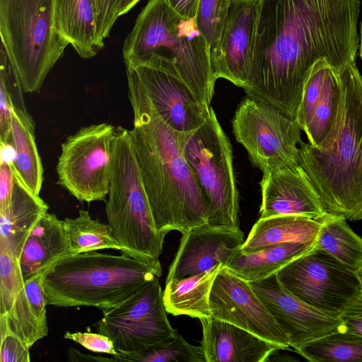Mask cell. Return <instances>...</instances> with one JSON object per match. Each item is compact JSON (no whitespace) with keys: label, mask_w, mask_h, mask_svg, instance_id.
Segmentation results:
<instances>
[{"label":"cell","mask_w":362,"mask_h":362,"mask_svg":"<svg viewBox=\"0 0 362 362\" xmlns=\"http://www.w3.org/2000/svg\"><path fill=\"white\" fill-rule=\"evenodd\" d=\"M341 216L327 213L315 242V248L322 250L352 271L362 263V238Z\"/></svg>","instance_id":"83f0119b"},{"label":"cell","mask_w":362,"mask_h":362,"mask_svg":"<svg viewBox=\"0 0 362 362\" xmlns=\"http://www.w3.org/2000/svg\"><path fill=\"white\" fill-rule=\"evenodd\" d=\"M162 275L158 260L90 251L68 255L45 274L47 303L57 307H94L107 310Z\"/></svg>","instance_id":"5b68a950"},{"label":"cell","mask_w":362,"mask_h":362,"mask_svg":"<svg viewBox=\"0 0 362 362\" xmlns=\"http://www.w3.org/2000/svg\"><path fill=\"white\" fill-rule=\"evenodd\" d=\"M116 361L206 362L202 346L189 344L176 331L175 336L162 344L136 353H118L112 356Z\"/></svg>","instance_id":"1f68e13d"},{"label":"cell","mask_w":362,"mask_h":362,"mask_svg":"<svg viewBox=\"0 0 362 362\" xmlns=\"http://www.w3.org/2000/svg\"><path fill=\"white\" fill-rule=\"evenodd\" d=\"M277 276L288 291L303 301L337 314L360 290L354 271L315 247L282 268Z\"/></svg>","instance_id":"7c38bea8"},{"label":"cell","mask_w":362,"mask_h":362,"mask_svg":"<svg viewBox=\"0 0 362 362\" xmlns=\"http://www.w3.org/2000/svg\"><path fill=\"white\" fill-rule=\"evenodd\" d=\"M134 120L131 140L155 224L164 235L208 223V206L177 134L158 115L134 71L126 67Z\"/></svg>","instance_id":"7a4b0ae2"},{"label":"cell","mask_w":362,"mask_h":362,"mask_svg":"<svg viewBox=\"0 0 362 362\" xmlns=\"http://www.w3.org/2000/svg\"><path fill=\"white\" fill-rule=\"evenodd\" d=\"M170 6L179 15L185 18H195L199 0H166Z\"/></svg>","instance_id":"60d3db41"},{"label":"cell","mask_w":362,"mask_h":362,"mask_svg":"<svg viewBox=\"0 0 362 362\" xmlns=\"http://www.w3.org/2000/svg\"><path fill=\"white\" fill-rule=\"evenodd\" d=\"M99 43L102 48L117 16V0H93Z\"/></svg>","instance_id":"74e56055"},{"label":"cell","mask_w":362,"mask_h":362,"mask_svg":"<svg viewBox=\"0 0 362 362\" xmlns=\"http://www.w3.org/2000/svg\"><path fill=\"white\" fill-rule=\"evenodd\" d=\"M339 316L347 330L362 336V291L360 289L344 305Z\"/></svg>","instance_id":"f35d334b"},{"label":"cell","mask_w":362,"mask_h":362,"mask_svg":"<svg viewBox=\"0 0 362 362\" xmlns=\"http://www.w3.org/2000/svg\"><path fill=\"white\" fill-rule=\"evenodd\" d=\"M297 352L312 362H362V336L339 330L308 343Z\"/></svg>","instance_id":"4dcf8cb0"},{"label":"cell","mask_w":362,"mask_h":362,"mask_svg":"<svg viewBox=\"0 0 362 362\" xmlns=\"http://www.w3.org/2000/svg\"><path fill=\"white\" fill-rule=\"evenodd\" d=\"M141 0H117V16L119 17L128 13Z\"/></svg>","instance_id":"7bdbcfd3"},{"label":"cell","mask_w":362,"mask_h":362,"mask_svg":"<svg viewBox=\"0 0 362 362\" xmlns=\"http://www.w3.org/2000/svg\"><path fill=\"white\" fill-rule=\"evenodd\" d=\"M64 337L78 343L93 352L103 353L111 356L118 354L112 341L108 337L98 332H66Z\"/></svg>","instance_id":"8d00e7d4"},{"label":"cell","mask_w":362,"mask_h":362,"mask_svg":"<svg viewBox=\"0 0 362 362\" xmlns=\"http://www.w3.org/2000/svg\"><path fill=\"white\" fill-rule=\"evenodd\" d=\"M48 209L40 195L31 192L15 176L9 206L0 211V247L18 257L28 234Z\"/></svg>","instance_id":"7402d4cb"},{"label":"cell","mask_w":362,"mask_h":362,"mask_svg":"<svg viewBox=\"0 0 362 362\" xmlns=\"http://www.w3.org/2000/svg\"><path fill=\"white\" fill-rule=\"evenodd\" d=\"M314 246L315 243H282L248 253L242 252L240 248L224 266L247 281H260L277 274L288 264L310 251Z\"/></svg>","instance_id":"d4e9b609"},{"label":"cell","mask_w":362,"mask_h":362,"mask_svg":"<svg viewBox=\"0 0 362 362\" xmlns=\"http://www.w3.org/2000/svg\"><path fill=\"white\" fill-rule=\"evenodd\" d=\"M14 185L12 163L0 160V211L8 207Z\"/></svg>","instance_id":"ab89813d"},{"label":"cell","mask_w":362,"mask_h":362,"mask_svg":"<svg viewBox=\"0 0 362 362\" xmlns=\"http://www.w3.org/2000/svg\"><path fill=\"white\" fill-rule=\"evenodd\" d=\"M131 67L160 118L175 132L186 133L207 119L210 105L202 102L181 79L162 70Z\"/></svg>","instance_id":"2e32d148"},{"label":"cell","mask_w":362,"mask_h":362,"mask_svg":"<svg viewBox=\"0 0 362 362\" xmlns=\"http://www.w3.org/2000/svg\"><path fill=\"white\" fill-rule=\"evenodd\" d=\"M339 72L332 66H328L322 95L310 121L303 130L309 144L316 148L320 147L337 122L341 97Z\"/></svg>","instance_id":"f546056e"},{"label":"cell","mask_w":362,"mask_h":362,"mask_svg":"<svg viewBox=\"0 0 362 362\" xmlns=\"http://www.w3.org/2000/svg\"><path fill=\"white\" fill-rule=\"evenodd\" d=\"M1 44L25 93L38 92L69 42L59 31L54 0H0Z\"/></svg>","instance_id":"52a82bcc"},{"label":"cell","mask_w":362,"mask_h":362,"mask_svg":"<svg viewBox=\"0 0 362 362\" xmlns=\"http://www.w3.org/2000/svg\"><path fill=\"white\" fill-rule=\"evenodd\" d=\"M361 43H360V45H359V54H360V57H361V59L362 60V22H361Z\"/></svg>","instance_id":"f6af8a7d"},{"label":"cell","mask_w":362,"mask_h":362,"mask_svg":"<svg viewBox=\"0 0 362 362\" xmlns=\"http://www.w3.org/2000/svg\"><path fill=\"white\" fill-rule=\"evenodd\" d=\"M0 361L29 362V346L8 327L4 316L0 315Z\"/></svg>","instance_id":"d590c367"},{"label":"cell","mask_w":362,"mask_h":362,"mask_svg":"<svg viewBox=\"0 0 362 362\" xmlns=\"http://www.w3.org/2000/svg\"><path fill=\"white\" fill-rule=\"evenodd\" d=\"M209 303L212 317L233 324L284 349L290 346L286 334L250 283L223 264L214 281Z\"/></svg>","instance_id":"4fadbf2b"},{"label":"cell","mask_w":362,"mask_h":362,"mask_svg":"<svg viewBox=\"0 0 362 362\" xmlns=\"http://www.w3.org/2000/svg\"><path fill=\"white\" fill-rule=\"evenodd\" d=\"M360 0H259L248 95L296 119L314 65L356 61Z\"/></svg>","instance_id":"6da1fadb"},{"label":"cell","mask_w":362,"mask_h":362,"mask_svg":"<svg viewBox=\"0 0 362 362\" xmlns=\"http://www.w3.org/2000/svg\"><path fill=\"white\" fill-rule=\"evenodd\" d=\"M116 128L107 123L80 128L61 145L57 184L80 202L105 200L110 189Z\"/></svg>","instance_id":"30bf717a"},{"label":"cell","mask_w":362,"mask_h":362,"mask_svg":"<svg viewBox=\"0 0 362 362\" xmlns=\"http://www.w3.org/2000/svg\"><path fill=\"white\" fill-rule=\"evenodd\" d=\"M126 66H147L181 79L210 105L215 80L209 46L195 18H185L166 0H149L122 47Z\"/></svg>","instance_id":"277c9868"},{"label":"cell","mask_w":362,"mask_h":362,"mask_svg":"<svg viewBox=\"0 0 362 362\" xmlns=\"http://www.w3.org/2000/svg\"><path fill=\"white\" fill-rule=\"evenodd\" d=\"M47 269L25 281L24 287L18 294L10 310L3 315L9 328L30 348L48 334L46 306L43 287Z\"/></svg>","instance_id":"44dd1931"},{"label":"cell","mask_w":362,"mask_h":362,"mask_svg":"<svg viewBox=\"0 0 362 362\" xmlns=\"http://www.w3.org/2000/svg\"><path fill=\"white\" fill-rule=\"evenodd\" d=\"M69 361H116L112 358L102 357L100 356H91L83 354L76 349H70L68 352Z\"/></svg>","instance_id":"b9f144b4"},{"label":"cell","mask_w":362,"mask_h":362,"mask_svg":"<svg viewBox=\"0 0 362 362\" xmlns=\"http://www.w3.org/2000/svg\"><path fill=\"white\" fill-rule=\"evenodd\" d=\"M322 218L315 219L300 215L259 218L242 245L240 251L248 253L282 243H315Z\"/></svg>","instance_id":"603a6c76"},{"label":"cell","mask_w":362,"mask_h":362,"mask_svg":"<svg viewBox=\"0 0 362 362\" xmlns=\"http://www.w3.org/2000/svg\"><path fill=\"white\" fill-rule=\"evenodd\" d=\"M68 255L64 221L46 212L28 234L18 257L24 281Z\"/></svg>","instance_id":"ffe728a7"},{"label":"cell","mask_w":362,"mask_h":362,"mask_svg":"<svg viewBox=\"0 0 362 362\" xmlns=\"http://www.w3.org/2000/svg\"><path fill=\"white\" fill-rule=\"evenodd\" d=\"M63 221L69 255L105 249L122 251L110 225L93 219L88 211L79 210L77 217L66 218Z\"/></svg>","instance_id":"f1b7e54d"},{"label":"cell","mask_w":362,"mask_h":362,"mask_svg":"<svg viewBox=\"0 0 362 362\" xmlns=\"http://www.w3.org/2000/svg\"><path fill=\"white\" fill-rule=\"evenodd\" d=\"M230 0H199L195 21L210 49L211 61L217 52Z\"/></svg>","instance_id":"d6a6232c"},{"label":"cell","mask_w":362,"mask_h":362,"mask_svg":"<svg viewBox=\"0 0 362 362\" xmlns=\"http://www.w3.org/2000/svg\"><path fill=\"white\" fill-rule=\"evenodd\" d=\"M181 152L208 206V223L239 228V197L230 141L212 107L197 129L177 133Z\"/></svg>","instance_id":"ba28073f"},{"label":"cell","mask_w":362,"mask_h":362,"mask_svg":"<svg viewBox=\"0 0 362 362\" xmlns=\"http://www.w3.org/2000/svg\"><path fill=\"white\" fill-rule=\"evenodd\" d=\"M259 12V0H230L218 49L211 59L215 81L225 78L245 88L252 62Z\"/></svg>","instance_id":"9a60e30c"},{"label":"cell","mask_w":362,"mask_h":362,"mask_svg":"<svg viewBox=\"0 0 362 362\" xmlns=\"http://www.w3.org/2000/svg\"><path fill=\"white\" fill-rule=\"evenodd\" d=\"M337 122L320 148L300 144L298 162L327 213L362 220V75L356 61L340 72Z\"/></svg>","instance_id":"3957f363"},{"label":"cell","mask_w":362,"mask_h":362,"mask_svg":"<svg viewBox=\"0 0 362 362\" xmlns=\"http://www.w3.org/2000/svg\"><path fill=\"white\" fill-rule=\"evenodd\" d=\"M250 283L296 352L312 341L346 329L339 314L303 301L281 284L277 274Z\"/></svg>","instance_id":"5bb4252c"},{"label":"cell","mask_w":362,"mask_h":362,"mask_svg":"<svg viewBox=\"0 0 362 362\" xmlns=\"http://www.w3.org/2000/svg\"><path fill=\"white\" fill-rule=\"evenodd\" d=\"M234 136L262 173L298 162L301 129L296 120L276 107L247 95L232 119Z\"/></svg>","instance_id":"9c48e42d"},{"label":"cell","mask_w":362,"mask_h":362,"mask_svg":"<svg viewBox=\"0 0 362 362\" xmlns=\"http://www.w3.org/2000/svg\"><path fill=\"white\" fill-rule=\"evenodd\" d=\"M260 218L300 215L320 219L327 213L308 175L298 163L263 173Z\"/></svg>","instance_id":"e0dca14e"},{"label":"cell","mask_w":362,"mask_h":362,"mask_svg":"<svg viewBox=\"0 0 362 362\" xmlns=\"http://www.w3.org/2000/svg\"><path fill=\"white\" fill-rule=\"evenodd\" d=\"M105 211L122 253L141 260L158 259L165 235L156 228L130 132L122 127L116 128Z\"/></svg>","instance_id":"8992f818"},{"label":"cell","mask_w":362,"mask_h":362,"mask_svg":"<svg viewBox=\"0 0 362 362\" xmlns=\"http://www.w3.org/2000/svg\"><path fill=\"white\" fill-rule=\"evenodd\" d=\"M24 284L18 257L11 251L0 247V315L10 310Z\"/></svg>","instance_id":"836d02e7"},{"label":"cell","mask_w":362,"mask_h":362,"mask_svg":"<svg viewBox=\"0 0 362 362\" xmlns=\"http://www.w3.org/2000/svg\"><path fill=\"white\" fill-rule=\"evenodd\" d=\"M356 279L358 281L360 289L362 291V263L361 265L354 271Z\"/></svg>","instance_id":"ee69618b"},{"label":"cell","mask_w":362,"mask_h":362,"mask_svg":"<svg viewBox=\"0 0 362 362\" xmlns=\"http://www.w3.org/2000/svg\"><path fill=\"white\" fill-rule=\"evenodd\" d=\"M199 320L206 362H264L284 349L230 322L212 317Z\"/></svg>","instance_id":"d6986e66"},{"label":"cell","mask_w":362,"mask_h":362,"mask_svg":"<svg viewBox=\"0 0 362 362\" xmlns=\"http://www.w3.org/2000/svg\"><path fill=\"white\" fill-rule=\"evenodd\" d=\"M167 313L159 277H156L117 306L103 311L94 327L112 341L118 353H136L175 336L177 330Z\"/></svg>","instance_id":"8fae6325"},{"label":"cell","mask_w":362,"mask_h":362,"mask_svg":"<svg viewBox=\"0 0 362 362\" xmlns=\"http://www.w3.org/2000/svg\"><path fill=\"white\" fill-rule=\"evenodd\" d=\"M223 264L200 274L165 281L163 302L168 313L198 319L211 317L209 298L214 281Z\"/></svg>","instance_id":"484cf974"},{"label":"cell","mask_w":362,"mask_h":362,"mask_svg":"<svg viewBox=\"0 0 362 362\" xmlns=\"http://www.w3.org/2000/svg\"><path fill=\"white\" fill-rule=\"evenodd\" d=\"M329 66L330 65L326 61L317 62L305 82L302 99L296 117V120L303 131L310 121L322 95Z\"/></svg>","instance_id":"e575fe53"},{"label":"cell","mask_w":362,"mask_h":362,"mask_svg":"<svg viewBox=\"0 0 362 362\" xmlns=\"http://www.w3.org/2000/svg\"><path fill=\"white\" fill-rule=\"evenodd\" d=\"M57 27L83 59L95 56L99 43L93 0H54Z\"/></svg>","instance_id":"cb8c5ba5"},{"label":"cell","mask_w":362,"mask_h":362,"mask_svg":"<svg viewBox=\"0 0 362 362\" xmlns=\"http://www.w3.org/2000/svg\"><path fill=\"white\" fill-rule=\"evenodd\" d=\"M180 244L165 281L183 279L223 265L244 243L240 228L199 226L182 234Z\"/></svg>","instance_id":"ac0fdd59"},{"label":"cell","mask_w":362,"mask_h":362,"mask_svg":"<svg viewBox=\"0 0 362 362\" xmlns=\"http://www.w3.org/2000/svg\"><path fill=\"white\" fill-rule=\"evenodd\" d=\"M11 142L14 149L12 163L15 176L31 192L40 195L43 168L35 139V124L19 117L12 108Z\"/></svg>","instance_id":"4316f807"}]
</instances>
